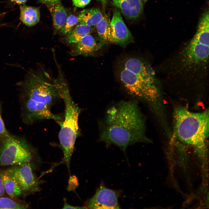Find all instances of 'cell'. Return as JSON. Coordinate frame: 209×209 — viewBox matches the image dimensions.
Instances as JSON below:
<instances>
[{"label": "cell", "mask_w": 209, "mask_h": 209, "mask_svg": "<svg viewBox=\"0 0 209 209\" xmlns=\"http://www.w3.org/2000/svg\"><path fill=\"white\" fill-rule=\"evenodd\" d=\"M143 2H145L147 1L148 0H141Z\"/></svg>", "instance_id": "cell-27"}, {"label": "cell", "mask_w": 209, "mask_h": 209, "mask_svg": "<svg viewBox=\"0 0 209 209\" xmlns=\"http://www.w3.org/2000/svg\"><path fill=\"white\" fill-rule=\"evenodd\" d=\"M46 4H53L60 2V0H39Z\"/></svg>", "instance_id": "cell-24"}, {"label": "cell", "mask_w": 209, "mask_h": 209, "mask_svg": "<svg viewBox=\"0 0 209 209\" xmlns=\"http://www.w3.org/2000/svg\"><path fill=\"white\" fill-rule=\"evenodd\" d=\"M100 127V140L107 147L117 146L126 156L129 146L149 141L144 116L134 101H122L110 107Z\"/></svg>", "instance_id": "cell-1"}, {"label": "cell", "mask_w": 209, "mask_h": 209, "mask_svg": "<svg viewBox=\"0 0 209 209\" xmlns=\"http://www.w3.org/2000/svg\"><path fill=\"white\" fill-rule=\"evenodd\" d=\"M17 84L25 123L30 124L44 120L57 122L62 120L61 116L51 111V107L60 97L53 80L44 70L40 68L30 70Z\"/></svg>", "instance_id": "cell-2"}, {"label": "cell", "mask_w": 209, "mask_h": 209, "mask_svg": "<svg viewBox=\"0 0 209 209\" xmlns=\"http://www.w3.org/2000/svg\"><path fill=\"white\" fill-rule=\"evenodd\" d=\"M56 86L65 107L64 118L58 122L60 127L58 137L64 154L61 163L65 164L69 170L75 143L80 132L78 122L81 110L71 97L64 79L58 80Z\"/></svg>", "instance_id": "cell-5"}, {"label": "cell", "mask_w": 209, "mask_h": 209, "mask_svg": "<svg viewBox=\"0 0 209 209\" xmlns=\"http://www.w3.org/2000/svg\"><path fill=\"white\" fill-rule=\"evenodd\" d=\"M1 108L0 103V137L6 136L9 134L6 128L1 116Z\"/></svg>", "instance_id": "cell-20"}, {"label": "cell", "mask_w": 209, "mask_h": 209, "mask_svg": "<svg viewBox=\"0 0 209 209\" xmlns=\"http://www.w3.org/2000/svg\"><path fill=\"white\" fill-rule=\"evenodd\" d=\"M75 44L71 51L72 56L89 55L98 48V45L96 40L90 34L85 35Z\"/></svg>", "instance_id": "cell-11"}, {"label": "cell", "mask_w": 209, "mask_h": 209, "mask_svg": "<svg viewBox=\"0 0 209 209\" xmlns=\"http://www.w3.org/2000/svg\"><path fill=\"white\" fill-rule=\"evenodd\" d=\"M73 4L79 8H84L90 3L91 0H72Z\"/></svg>", "instance_id": "cell-21"}, {"label": "cell", "mask_w": 209, "mask_h": 209, "mask_svg": "<svg viewBox=\"0 0 209 209\" xmlns=\"http://www.w3.org/2000/svg\"><path fill=\"white\" fill-rule=\"evenodd\" d=\"M20 19L25 25L33 26L38 23L40 20L39 8L22 4L20 6Z\"/></svg>", "instance_id": "cell-13"}, {"label": "cell", "mask_w": 209, "mask_h": 209, "mask_svg": "<svg viewBox=\"0 0 209 209\" xmlns=\"http://www.w3.org/2000/svg\"><path fill=\"white\" fill-rule=\"evenodd\" d=\"M0 197H3L6 192L0 174Z\"/></svg>", "instance_id": "cell-23"}, {"label": "cell", "mask_w": 209, "mask_h": 209, "mask_svg": "<svg viewBox=\"0 0 209 209\" xmlns=\"http://www.w3.org/2000/svg\"><path fill=\"white\" fill-rule=\"evenodd\" d=\"M111 21L106 15H103L100 21L96 25L97 33L103 41L109 42L111 38Z\"/></svg>", "instance_id": "cell-17"}, {"label": "cell", "mask_w": 209, "mask_h": 209, "mask_svg": "<svg viewBox=\"0 0 209 209\" xmlns=\"http://www.w3.org/2000/svg\"><path fill=\"white\" fill-rule=\"evenodd\" d=\"M28 206L16 201L10 198L0 197V209H26Z\"/></svg>", "instance_id": "cell-18"}, {"label": "cell", "mask_w": 209, "mask_h": 209, "mask_svg": "<svg viewBox=\"0 0 209 209\" xmlns=\"http://www.w3.org/2000/svg\"><path fill=\"white\" fill-rule=\"evenodd\" d=\"M91 26L79 24L66 35L65 40L69 44H75L85 35L90 34L92 31Z\"/></svg>", "instance_id": "cell-15"}, {"label": "cell", "mask_w": 209, "mask_h": 209, "mask_svg": "<svg viewBox=\"0 0 209 209\" xmlns=\"http://www.w3.org/2000/svg\"><path fill=\"white\" fill-rule=\"evenodd\" d=\"M112 3L120 10L125 17L129 19L138 18L143 11L141 0H112Z\"/></svg>", "instance_id": "cell-10"}, {"label": "cell", "mask_w": 209, "mask_h": 209, "mask_svg": "<svg viewBox=\"0 0 209 209\" xmlns=\"http://www.w3.org/2000/svg\"><path fill=\"white\" fill-rule=\"evenodd\" d=\"M51 15L53 26L56 31H60L68 17L66 10L60 2L46 4Z\"/></svg>", "instance_id": "cell-12"}, {"label": "cell", "mask_w": 209, "mask_h": 209, "mask_svg": "<svg viewBox=\"0 0 209 209\" xmlns=\"http://www.w3.org/2000/svg\"><path fill=\"white\" fill-rule=\"evenodd\" d=\"M0 174L6 192L10 197L15 199L23 193L14 180L8 174L6 170H0Z\"/></svg>", "instance_id": "cell-16"}, {"label": "cell", "mask_w": 209, "mask_h": 209, "mask_svg": "<svg viewBox=\"0 0 209 209\" xmlns=\"http://www.w3.org/2000/svg\"><path fill=\"white\" fill-rule=\"evenodd\" d=\"M63 209H86L84 207H80L78 206H71L66 202V200H64V204Z\"/></svg>", "instance_id": "cell-22"}, {"label": "cell", "mask_w": 209, "mask_h": 209, "mask_svg": "<svg viewBox=\"0 0 209 209\" xmlns=\"http://www.w3.org/2000/svg\"><path fill=\"white\" fill-rule=\"evenodd\" d=\"M100 2L102 4H105L107 2V0H97Z\"/></svg>", "instance_id": "cell-26"}, {"label": "cell", "mask_w": 209, "mask_h": 209, "mask_svg": "<svg viewBox=\"0 0 209 209\" xmlns=\"http://www.w3.org/2000/svg\"><path fill=\"white\" fill-rule=\"evenodd\" d=\"M209 17L202 15L192 39L174 57L172 76L183 81H197L206 78L209 53Z\"/></svg>", "instance_id": "cell-3"}, {"label": "cell", "mask_w": 209, "mask_h": 209, "mask_svg": "<svg viewBox=\"0 0 209 209\" xmlns=\"http://www.w3.org/2000/svg\"><path fill=\"white\" fill-rule=\"evenodd\" d=\"M174 117V132L178 138L197 150H204L209 136L208 110L194 113L178 107Z\"/></svg>", "instance_id": "cell-4"}, {"label": "cell", "mask_w": 209, "mask_h": 209, "mask_svg": "<svg viewBox=\"0 0 209 209\" xmlns=\"http://www.w3.org/2000/svg\"><path fill=\"white\" fill-rule=\"evenodd\" d=\"M2 16H1V15H0V21H1V19H2V18L1 17Z\"/></svg>", "instance_id": "cell-28"}, {"label": "cell", "mask_w": 209, "mask_h": 209, "mask_svg": "<svg viewBox=\"0 0 209 209\" xmlns=\"http://www.w3.org/2000/svg\"><path fill=\"white\" fill-rule=\"evenodd\" d=\"M122 191L106 187L103 182L97 189L96 193L85 202L86 209H120L118 202Z\"/></svg>", "instance_id": "cell-8"}, {"label": "cell", "mask_w": 209, "mask_h": 209, "mask_svg": "<svg viewBox=\"0 0 209 209\" xmlns=\"http://www.w3.org/2000/svg\"><path fill=\"white\" fill-rule=\"evenodd\" d=\"M102 16L103 15L100 10L92 8L82 10L78 17L79 24L92 26H96Z\"/></svg>", "instance_id": "cell-14"}, {"label": "cell", "mask_w": 209, "mask_h": 209, "mask_svg": "<svg viewBox=\"0 0 209 209\" xmlns=\"http://www.w3.org/2000/svg\"><path fill=\"white\" fill-rule=\"evenodd\" d=\"M35 148L23 138L10 133L0 137V166H13L32 163Z\"/></svg>", "instance_id": "cell-6"}, {"label": "cell", "mask_w": 209, "mask_h": 209, "mask_svg": "<svg viewBox=\"0 0 209 209\" xmlns=\"http://www.w3.org/2000/svg\"><path fill=\"white\" fill-rule=\"evenodd\" d=\"M78 22V16L73 14L70 15L68 16L64 25L60 31L62 35H66Z\"/></svg>", "instance_id": "cell-19"}, {"label": "cell", "mask_w": 209, "mask_h": 209, "mask_svg": "<svg viewBox=\"0 0 209 209\" xmlns=\"http://www.w3.org/2000/svg\"><path fill=\"white\" fill-rule=\"evenodd\" d=\"M35 164L33 163L11 166L6 170L9 176L16 182L23 194L38 192L43 181L39 180L34 172Z\"/></svg>", "instance_id": "cell-7"}, {"label": "cell", "mask_w": 209, "mask_h": 209, "mask_svg": "<svg viewBox=\"0 0 209 209\" xmlns=\"http://www.w3.org/2000/svg\"><path fill=\"white\" fill-rule=\"evenodd\" d=\"M10 1L19 5H22L24 4L28 0H10Z\"/></svg>", "instance_id": "cell-25"}, {"label": "cell", "mask_w": 209, "mask_h": 209, "mask_svg": "<svg viewBox=\"0 0 209 209\" xmlns=\"http://www.w3.org/2000/svg\"><path fill=\"white\" fill-rule=\"evenodd\" d=\"M110 26L109 42L124 45L132 39V35L125 24L119 10L117 8L113 10Z\"/></svg>", "instance_id": "cell-9"}]
</instances>
